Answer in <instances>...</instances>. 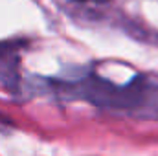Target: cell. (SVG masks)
<instances>
[{
    "label": "cell",
    "instance_id": "6da1fadb",
    "mask_svg": "<svg viewBox=\"0 0 158 156\" xmlns=\"http://www.w3.org/2000/svg\"><path fill=\"white\" fill-rule=\"evenodd\" d=\"M81 2H105V0H81Z\"/></svg>",
    "mask_w": 158,
    "mask_h": 156
}]
</instances>
